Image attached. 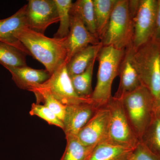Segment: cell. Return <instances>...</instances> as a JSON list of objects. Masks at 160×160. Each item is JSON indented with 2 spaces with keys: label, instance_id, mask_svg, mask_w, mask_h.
<instances>
[{
  "label": "cell",
  "instance_id": "obj_1",
  "mask_svg": "<svg viewBox=\"0 0 160 160\" xmlns=\"http://www.w3.org/2000/svg\"><path fill=\"white\" fill-rule=\"evenodd\" d=\"M15 36L28 50L30 55L43 64L51 75L66 61V38L47 37L27 27L20 29Z\"/></svg>",
  "mask_w": 160,
  "mask_h": 160
},
{
  "label": "cell",
  "instance_id": "obj_2",
  "mask_svg": "<svg viewBox=\"0 0 160 160\" xmlns=\"http://www.w3.org/2000/svg\"><path fill=\"white\" fill-rule=\"evenodd\" d=\"M125 52V49H118L113 46H103L98 54L97 82L91 100L99 108L106 106L112 97V85L113 80L118 76Z\"/></svg>",
  "mask_w": 160,
  "mask_h": 160
},
{
  "label": "cell",
  "instance_id": "obj_3",
  "mask_svg": "<svg viewBox=\"0 0 160 160\" xmlns=\"http://www.w3.org/2000/svg\"><path fill=\"white\" fill-rule=\"evenodd\" d=\"M121 99L129 124L140 141L154 118V96L141 85Z\"/></svg>",
  "mask_w": 160,
  "mask_h": 160
},
{
  "label": "cell",
  "instance_id": "obj_4",
  "mask_svg": "<svg viewBox=\"0 0 160 160\" xmlns=\"http://www.w3.org/2000/svg\"><path fill=\"white\" fill-rule=\"evenodd\" d=\"M133 35V18L129 10V1L117 0L100 42L103 46L125 49L132 44Z\"/></svg>",
  "mask_w": 160,
  "mask_h": 160
},
{
  "label": "cell",
  "instance_id": "obj_5",
  "mask_svg": "<svg viewBox=\"0 0 160 160\" xmlns=\"http://www.w3.org/2000/svg\"><path fill=\"white\" fill-rule=\"evenodd\" d=\"M132 60L141 85L156 98L160 94V45L151 40L137 49L133 48Z\"/></svg>",
  "mask_w": 160,
  "mask_h": 160
},
{
  "label": "cell",
  "instance_id": "obj_6",
  "mask_svg": "<svg viewBox=\"0 0 160 160\" xmlns=\"http://www.w3.org/2000/svg\"><path fill=\"white\" fill-rule=\"evenodd\" d=\"M109 111L108 137L106 142L134 149L140 143L126 117L122 100L112 97L106 104Z\"/></svg>",
  "mask_w": 160,
  "mask_h": 160
},
{
  "label": "cell",
  "instance_id": "obj_7",
  "mask_svg": "<svg viewBox=\"0 0 160 160\" xmlns=\"http://www.w3.org/2000/svg\"><path fill=\"white\" fill-rule=\"evenodd\" d=\"M158 0H140L133 18L132 46L137 49L152 39L156 20Z\"/></svg>",
  "mask_w": 160,
  "mask_h": 160
},
{
  "label": "cell",
  "instance_id": "obj_8",
  "mask_svg": "<svg viewBox=\"0 0 160 160\" xmlns=\"http://www.w3.org/2000/svg\"><path fill=\"white\" fill-rule=\"evenodd\" d=\"M66 65L65 61L52 72L49 79L41 85L65 106L91 101L82 98L76 93Z\"/></svg>",
  "mask_w": 160,
  "mask_h": 160
},
{
  "label": "cell",
  "instance_id": "obj_9",
  "mask_svg": "<svg viewBox=\"0 0 160 160\" xmlns=\"http://www.w3.org/2000/svg\"><path fill=\"white\" fill-rule=\"evenodd\" d=\"M26 6L27 28L44 34L49 26L59 22L54 0H29Z\"/></svg>",
  "mask_w": 160,
  "mask_h": 160
},
{
  "label": "cell",
  "instance_id": "obj_10",
  "mask_svg": "<svg viewBox=\"0 0 160 160\" xmlns=\"http://www.w3.org/2000/svg\"><path fill=\"white\" fill-rule=\"evenodd\" d=\"M109 111L107 106L101 107L76 136L85 146H96L106 142L108 137Z\"/></svg>",
  "mask_w": 160,
  "mask_h": 160
},
{
  "label": "cell",
  "instance_id": "obj_11",
  "mask_svg": "<svg viewBox=\"0 0 160 160\" xmlns=\"http://www.w3.org/2000/svg\"><path fill=\"white\" fill-rule=\"evenodd\" d=\"M70 28L66 38L67 50L66 62H68L75 54L90 45L101 43L98 38L90 33L77 14L71 11Z\"/></svg>",
  "mask_w": 160,
  "mask_h": 160
},
{
  "label": "cell",
  "instance_id": "obj_12",
  "mask_svg": "<svg viewBox=\"0 0 160 160\" xmlns=\"http://www.w3.org/2000/svg\"><path fill=\"white\" fill-rule=\"evenodd\" d=\"M99 108L92 101L66 106L63 120L66 136L77 135Z\"/></svg>",
  "mask_w": 160,
  "mask_h": 160
},
{
  "label": "cell",
  "instance_id": "obj_13",
  "mask_svg": "<svg viewBox=\"0 0 160 160\" xmlns=\"http://www.w3.org/2000/svg\"><path fill=\"white\" fill-rule=\"evenodd\" d=\"M132 53L133 47L132 44L125 49V54L120 64L118 72L119 86L113 96L119 99L142 85L133 63Z\"/></svg>",
  "mask_w": 160,
  "mask_h": 160
},
{
  "label": "cell",
  "instance_id": "obj_14",
  "mask_svg": "<svg viewBox=\"0 0 160 160\" xmlns=\"http://www.w3.org/2000/svg\"><path fill=\"white\" fill-rule=\"evenodd\" d=\"M26 6L24 5L11 16L0 20V42L14 46L25 54L30 55L28 50L15 36L20 29L27 27L26 18Z\"/></svg>",
  "mask_w": 160,
  "mask_h": 160
},
{
  "label": "cell",
  "instance_id": "obj_15",
  "mask_svg": "<svg viewBox=\"0 0 160 160\" xmlns=\"http://www.w3.org/2000/svg\"><path fill=\"white\" fill-rule=\"evenodd\" d=\"M10 72L12 78L20 89L30 91L49 79L51 74L46 69H38L28 66L15 67L2 65Z\"/></svg>",
  "mask_w": 160,
  "mask_h": 160
},
{
  "label": "cell",
  "instance_id": "obj_16",
  "mask_svg": "<svg viewBox=\"0 0 160 160\" xmlns=\"http://www.w3.org/2000/svg\"><path fill=\"white\" fill-rule=\"evenodd\" d=\"M102 46L101 42L98 45H90L75 54L66 65L70 77L84 72L92 62L97 59Z\"/></svg>",
  "mask_w": 160,
  "mask_h": 160
},
{
  "label": "cell",
  "instance_id": "obj_17",
  "mask_svg": "<svg viewBox=\"0 0 160 160\" xmlns=\"http://www.w3.org/2000/svg\"><path fill=\"white\" fill-rule=\"evenodd\" d=\"M134 150L103 142L96 146L89 160H134Z\"/></svg>",
  "mask_w": 160,
  "mask_h": 160
},
{
  "label": "cell",
  "instance_id": "obj_18",
  "mask_svg": "<svg viewBox=\"0 0 160 160\" xmlns=\"http://www.w3.org/2000/svg\"><path fill=\"white\" fill-rule=\"evenodd\" d=\"M66 146L60 160H89L96 146H87L76 136H66Z\"/></svg>",
  "mask_w": 160,
  "mask_h": 160
},
{
  "label": "cell",
  "instance_id": "obj_19",
  "mask_svg": "<svg viewBox=\"0 0 160 160\" xmlns=\"http://www.w3.org/2000/svg\"><path fill=\"white\" fill-rule=\"evenodd\" d=\"M97 32L100 40L106 31L117 0H92Z\"/></svg>",
  "mask_w": 160,
  "mask_h": 160
},
{
  "label": "cell",
  "instance_id": "obj_20",
  "mask_svg": "<svg viewBox=\"0 0 160 160\" xmlns=\"http://www.w3.org/2000/svg\"><path fill=\"white\" fill-rule=\"evenodd\" d=\"M71 11L78 16L90 33L98 38L92 0H78L72 3Z\"/></svg>",
  "mask_w": 160,
  "mask_h": 160
},
{
  "label": "cell",
  "instance_id": "obj_21",
  "mask_svg": "<svg viewBox=\"0 0 160 160\" xmlns=\"http://www.w3.org/2000/svg\"><path fill=\"white\" fill-rule=\"evenodd\" d=\"M96 60H93L84 72L74 76L71 79L76 93L82 98L91 100L92 91V80Z\"/></svg>",
  "mask_w": 160,
  "mask_h": 160
},
{
  "label": "cell",
  "instance_id": "obj_22",
  "mask_svg": "<svg viewBox=\"0 0 160 160\" xmlns=\"http://www.w3.org/2000/svg\"><path fill=\"white\" fill-rule=\"evenodd\" d=\"M36 98V103L42 102L43 105L52 110L60 119L62 121L65 115L66 106L59 102L52 95L50 92L41 85L32 89Z\"/></svg>",
  "mask_w": 160,
  "mask_h": 160
},
{
  "label": "cell",
  "instance_id": "obj_23",
  "mask_svg": "<svg viewBox=\"0 0 160 160\" xmlns=\"http://www.w3.org/2000/svg\"><path fill=\"white\" fill-rule=\"evenodd\" d=\"M140 142L160 159V119L154 116Z\"/></svg>",
  "mask_w": 160,
  "mask_h": 160
},
{
  "label": "cell",
  "instance_id": "obj_24",
  "mask_svg": "<svg viewBox=\"0 0 160 160\" xmlns=\"http://www.w3.org/2000/svg\"><path fill=\"white\" fill-rule=\"evenodd\" d=\"M54 2L57 8L60 25L53 37L58 39L65 38L69 33L71 19L70 12L73 2L71 0H54Z\"/></svg>",
  "mask_w": 160,
  "mask_h": 160
},
{
  "label": "cell",
  "instance_id": "obj_25",
  "mask_svg": "<svg viewBox=\"0 0 160 160\" xmlns=\"http://www.w3.org/2000/svg\"><path fill=\"white\" fill-rule=\"evenodd\" d=\"M14 46L0 42V64L21 67L27 66L26 56Z\"/></svg>",
  "mask_w": 160,
  "mask_h": 160
},
{
  "label": "cell",
  "instance_id": "obj_26",
  "mask_svg": "<svg viewBox=\"0 0 160 160\" xmlns=\"http://www.w3.org/2000/svg\"><path fill=\"white\" fill-rule=\"evenodd\" d=\"M29 113L31 116H36L42 119L49 125L57 126L63 130L64 125L62 121L44 105L32 103Z\"/></svg>",
  "mask_w": 160,
  "mask_h": 160
},
{
  "label": "cell",
  "instance_id": "obj_27",
  "mask_svg": "<svg viewBox=\"0 0 160 160\" xmlns=\"http://www.w3.org/2000/svg\"><path fill=\"white\" fill-rule=\"evenodd\" d=\"M134 160H160L157 157L149 151L141 142L133 151Z\"/></svg>",
  "mask_w": 160,
  "mask_h": 160
},
{
  "label": "cell",
  "instance_id": "obj_28",
  "mask_svg": "<svg viewBox=\"0 0 160 160\" xmlns=\"http://www.w3.org/2000/svg\"><path fill=\"white\" fill-rule=\"evenodd\" d=\"M151 40L160 45V0H158V10L155 26Z\"/></svg>",
  "mask_w": 160,
  "mask_h": 160
},
{
  "label": "cell",
  "instance_id": "obj_29",
  "mask_svg": "<svg viewBox=\"0 0 160 160\" xmlns=\"http://www.w3.org/2000/svg\"><path fill=\"white\" fill-rule=\"evenodd\" d=\"M154 112L155 116L160 119V94L155 99Z\"/></svg>",
  "mask_w": 160,
  "mask_h": 160
}]
</instances>
